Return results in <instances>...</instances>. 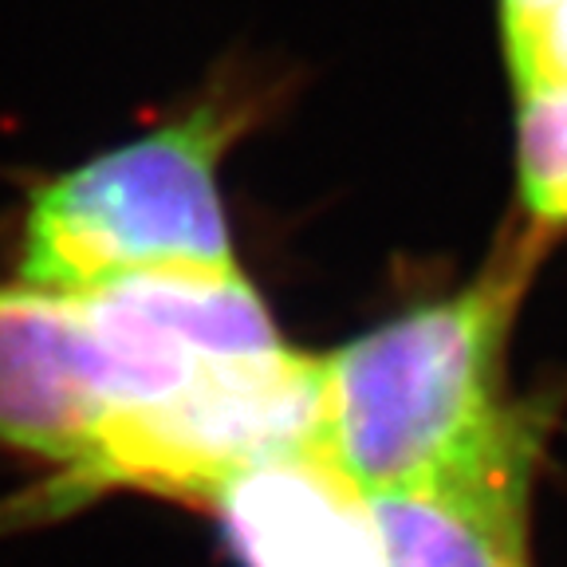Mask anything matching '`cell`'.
Segmentation results:
<instances>
[{
	"mask_svg": "<svg viewBox=\"0 0 567 567\" xmlns=\"http://www.w3.org/2000/svg\"><path fill=\"white\" fill-rule=\"evenodd\" d=\"M556 0H501V32H516L540 12H548Z\"/></svg>",
	"mask_w": 567,
	"mask_h": 567,
	"instance_id": "obj_8",
	"label": "cell"
},
{
	"mask_svg": "<svg viewBox=\"0 0 567 567\" xmlns=\"http://www.w3.org/2000/svg\"><path fill=\"white\" fill-rule=\"evenodd\" d=\"M257 95L217 83L182 115L55 174L32 194L17 280L91 292L142 272H225L233 257L221 162Z\"/></svg>",
	"mask_w": 567,
	"mask_h": 567,
	"instance_id": "obj_2",
	"label": "cell"
},
{
	"mask_svg": "<svg viewBox=\"0 0 567 567\" xmlns=\"http://www.w3.org/2000/svg\"><path fill=\"white\" fill-rule=\"evenodd\" d=\"M382 567H532V493L371 496Z\"/></svg>",
	"mask_w": 567,
	"mask_h": 567,
	"instance_id": "obj_5",
	"label": "cell"
},
{
	"mask_svg": "<svg viewBox=\"0 0 567 567\" xmlns=\"http://www.w3.org/2000/svg\"><path fill=\"white\" fill-rule=\"evenodd\" d=\"M505 55L516 95L567 87V0H556L516 32H505Z\"/></svg>",
	"mask_w": 567,
	"mask_h": 567,
	"instance_id": "obj_7",
	"label": "cell"
},
{
	"mask_svg": "<svg viewBox=\"0 0 567 567\" xmlns=\"http://www.w3.org/2000/svg\"><path fill=\"white\" fill-rule=\"evenodd\" d=\"M516 182L524 221L551 237L567 229V87L520 95L516 115Z\"/></svg>",
	"mask_w": 567,
	"mask_h": 567,
	"instance_id": "obj_6",
	"label": "cell"
},
{
	"mask_svg": "<svg viewBox=\"0 0 567 567\" xmlns=\"http://www.w3.org/2000/svg\"><path fill=\"white\" fill-rule=\"evenodd\" d=\"M548 233L508 229L457 292L319 359V445L367 496L532 493L540 434L508 394V339Z\"/></svg>",
	"mask_w": 567,
	"mask_h": 567,
	"instance_id": "obj_1",
	"label": "cell"
},
{
	"mask_svg": "<svg viewBox=\"0 0 567 567\" xmlns=\"http://www.w3.org/2000/svg\"><path fill=\"white\" fill-rule=\"evenodd\" d=\"M209 505L240 567H382L374 501L319 442L240 470Z\"/></svg>",
	"mask_w": 567,
	"mask_h": 567,
	"instance_id": "obj_4",
	"label": "cell"
},
{
	"mask_svg": "<svg viewBox=\"0 0 567 567\" xmlns=\"http://www.w3.org/2000/svg\"><path fill=\"white\" fill-rule=\"evenodd\" d=\"M106 417L103 363L83 292L0 284V445L80 470Z\"/></svg>",
	"mask_w": 567,
	"mask_h": 567,
	"instance_id": "obj_3",
	"label": "cell"
}]
</instances>
